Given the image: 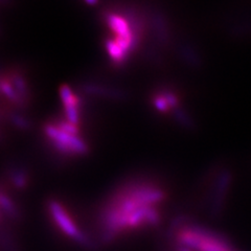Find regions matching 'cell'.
I'll use <instances>...</instances> for the list:
<instances>
[{"instance_id":"3","label":"cell","mask_w":251,"mask_h":251,"mask_svg":"<svg viewBox=\"0 0 251 251\" xmlns=\"http://www.w3.org/2000/svg\"><path fill=\"white\" fill-rule=\"evenodd\" d=\"M43 130L45 136L51 143V146L62 154L83 156L89 152L87 144L82 138L62 131L57 125L47 124L44 126Z\"/></svg>"},{"instance_id":"11","label":"cell","mask_w":251,"mask_h":251,"mask_svg":"<svg viewBox=\"0 0 251 251\" xmlns=\"http://www.w3.org/2000/svg\"><path fill=\"white\" fill-rule=\"evenodd\" d=\"M0 208L2 209L4 214L11 217L12 219L19 218V213H18V209H17V206H16V204L9 197V196L5 195L2 192H0Z\"/></svg>"},{"instance_id":"19","label":"cell","mask_w":251,"mask_h":251,"mask_svg":"<svg viewBox=\"0 0 251 251\" xmlns=\"http://www.w3.org/2000/svg\"><path fill=\"white\" fill-rule=\"evenodd\" d=\"M177 251H193V250H190V249H187V248H184V247H180V246H178V248H177Z\"/></svg>"},{"instance_id":"6","label":"cell","mask_w":251,"mask_h":251,"mask_svg":"<svg viewBox=\"0 0 251 251\" xmlns=\"http://www.w3.org/2000/svg\"><path fill=\"white\" fill-rule=\"evenodd\" d=\"M83 91L85 93L92 94V96H98L106 99L111 100H126L127 99V93L123 90L107 87L104 85H97V84H86L83 86Z\"/></svg>"},{"instance_id":"16","label":"cell","mask_w":251,"mask_h":251,"mask_svg":"<svg viewBox=\"0 0 251 251\" xmlns=\"http://www.w3.org/2000/svg\"><path fill=\"white\" fill-rule=\"evenodd\" d=\"M161 93L163 94V97L166 98L169 106L171 107V110L175 111L176 109L179 108V100H178V97L176 93H174L173 91H170V90L161 91Z\"/></svg>"},{"instance_id":"2","label":"cell","mask_w":251,"mask_h":251,"mask_svg":"<svg viewBox=\"0 0 251 251\" xmlns=\"http://www.w3.org/2000/svg\"><path fill=\"white\" fill-rule=\"evenodd\" d=\"M178 246L193 251H233L224 234L199 225H183L176 232Z\"/></svg>"},{"instance_id":"13","label":"cell","mask_w":251,"mask_h":251,"mask_svg":"<svg viewBox=\"0 0 251 251\" xmlns=\"http://www.w3.org/2000/svg\"><path fill=\"white\" fill-rule=\"evenodd\" d=\"M152 100H153V106L157 111H159L161 113H167L171 111V107L169 106L166 98L163 97V94L161 92L156 93L153 97Z\"/></svg>"},{"instance_id":"18","label":"cell","mask_w":251,"mask_h":251,"mask_svg":"<svg viewBox=\"0 0 251 251\" xmlns=\"http://www.w3.org/2000/svg\"><path fill=\"white\" fill-rule=\"evenodd\" d=\"M181 52L183 54V57L191 63V64L193 65H196V64H199V59L198 57L196 56V54H194L192 49H190V47L187 46H184L183 49L181 50Z\"/></svg>"},{"instance_id":"1","label":"cell","mask_w":251,"mask_h":251,"mask_svg":"<svg viewBox=\"0 0 251 251\" xmlns=\"http://www.w3.org/2000/svg\"><path fill=\"white\" fill-rule=\"evenodd\" d=\"M164 198L166 193L155 184L126 185L110 198L100 211L101 238L111 242L125 232L157 226L161 219L157 205Z\"/></svg>"},{"instance_id":"14","label":"cell","mask_w":251,"mask_h":251,"mask_svg":"<svg viewBox=\"0 0 251 251\" xmlns=\"http://www.w3.org/2000/svg\"><path fill=\"white\" fill-rule=\"evenodd\" d=\"M10 120L15 127H17L20 130H28L30 128V122L20 114L12 113L10 115Z\"/></svg>"},{"instance_id":"4","label":"cell","mask_w":251,"mask_h":251,"mask_svg":"<svg viewBox=\"0 0 251 251\" xmlns=\"http://www.w3.org/2000/svg\"><path fill=\"white\" fill-rule=\"evenodd\" d=\"M49 211L52 222L63 234L84 247L91 245L87 235L80 229L73 217L68 214V211L60 202L57 200H50L49 202Z\"/></svg>"},{"instance_id":"17","label":"cell","mask_w":251,"mask_h":251,"mask_svg":"<svg viewBox=\"0 0 251 251\" xmlns=\"http://www.w3.org/2000/svg\"><path fill=\"white\" fill-rule=\"evenodd\" d=\"M58 127L62 130L64 131L66 133H68V134H72V135H75V136H78V129H77V126L75 125H73L70 124L69 122L67 121H61L59 122L58 124H56Z\"/></svg>"},{"instance_id":"8","label":"cell","mask_w":251,"mask_h":251,"mask_svg":"<svg viewBox=\"0 0 251 251\" xmlns=\"http://www.w3.org/2000/svg\"><path fill=\"white\" fill-rule=\"evenodd\" d=\"M9 76L20 99L25 101V104H27V101L29 100V90L25 77L19 73H12L9 75Z\"/></svg>"},{"instance_id":"15","label":"cell","mask_w":251,"mask_h":251,"mask_svg":"<svg viewBox=\"0 0 251 251\" xmlns=\"http://www.w3.org/2000/svg\"><path fill=\"white\" fill-rule=\"evenodd\" d=\"M174 115L176 117L177 122L181 126H183V127L193 128V126H194L193 120L191 119L190 115H188L185 111H183V110H181L180 108L176 109L174 111Z\"/></svg>"},{"instance_id":"7","label":"cell","mask_w":251,"mask_h":251,"mask_svg":"<svg viewBox=\"0 0 251 251\" xmlns=\"http://www.w3.org/2000/svg\"><path fill=\"white\" fill-rule=\"evenodd\" d=\"M0 94L18 108H25L26 104L23 101L16 91L9 75H0Z\"/></svg>"},{"instance_id":"9","label":"cell","mask_w":251,"mask_h":251,"mask_svg":"<svg viewBox=\"0 0 251 251\" xmlns=\"http://www.w3.org/2000/svg\"><path fill=\"white\" fill-rule=\"evenodd\" d=\"M105 46H106V50L108 52L109 58L111 59V61L114 63V64L116 65L124 64L126 60H127L128 56L122 50L121 47L117 45L112 39H108L105 43Z\"/></svg>"},{"instance_id":"5","label":"cell","mask_w":251,"mask_h":251,"mask_svg":"<svg viewBox=\"0 0 251 251\" xmlns=\"http://www.w3.org/2000/svg\"><path fill=\"white\" fill-rule=\"evenodd\" d=\"M231 175L228 172H223L218 177V182L216 185V190L214 192V199H213V206L211 210L215 215H218L222 209L223 202L225 199V196L228 190V186L230 184Z\"/></svg>"},{"instance_id":"20","label":"cell","mask_w":251,"mask_h":251,"mask_svg":"<svg viewBox=\"0 0 251 251\" xmlns=\"http://www.w3.org/2000/svg\"><path fill=\"white\" fill-rule=\"evenodd\" d=\"M97 1H87V4H97Z\"/></svg>"},{"instance_id":"10","label":"cell","mask_w":251,"mask_h":251,"mask_svg":"<svg viewBox=\"0 0 251 251\" xmlns=\"http://www.w3.org/2000/svg\"><path fill=\"white\" fill-rule=\"evenodd\" d=\"M10 178L15 187L19 190H25L28 184V176L25 169L15 168L10 172Z\"/></svg>"},{"instance_id":"12","label":"cell","mask_w":251,"mask_h":251,"mask_svg":"<svg viewBox=\"0 0 251 251\" xmlns=\"http://www.w3.org/2000/svg\"><path fill=\"white\" fill-rule=\"evenodd\" d=\"M154 26L156 34L158 35L159 39H161L162 41H166L168 38V28L166 25V21L162 18V16L160 15H156L155 19H154Z\"/></svg>"}]
</instances>
